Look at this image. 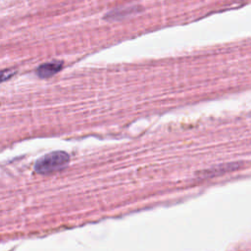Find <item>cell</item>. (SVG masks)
Instances as JSON below:
<instances>
[{"instance_id":"cell-1","label":"cell","mask_w":251,"mask_h":251,"mask_svg":"<svg viewBox=\"0 0 251 251\" xmlns=\"http://www.w3.org/2000/svg\"><path fill=\"white\" fill-rule=\"evenodd\" d=\"M70 156L64 151H54L40 157L34 164V171L38 174H50L68 165Z\"/></svg>"},{"instance_id":"cell-2","label":"cell","mask_w":251,"mask_h":251,"mask_svg":"<svg viewBox=\"0 0 251 251\" xmlns=\"http://www.w3.org/2000/svg\"><path fill=\"white\" fill-rule=\"evenodd\" d=\"M63 63L60 61H54V62H50V63H45L40 65L35 73L36 75L41 77V78H46V77H50L53 75H55L56 73H58L61 69H62Z\"/></svg>"}]
</instances>
